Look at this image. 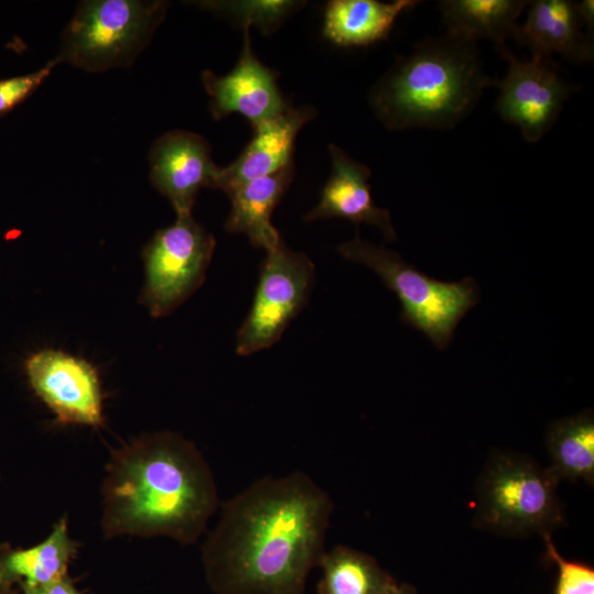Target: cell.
Listing matches in <instances>:
<instances>
[{
    "instance_id": "obj_1",
    "label": "cell",
    "mask_w": 594,
    "mask_h": 594,
    "mask_svg": "<svg viewBox=\"0 0 594 594\" xmlns=\"http://www.w3.org/2000/svg\"><path fill=\"white\" fill-rule=\"evenodd\" d=\"M201 546L215 594H306L333 503L307 473L265 476L223 502Z\"/></svg>"
},
{
    "instance_id": "obj_2",
    "label": "cell",
    "mask_w": 594,
    "mask_h": 594,
    "mask_svg": "<svg viewBox=\"0 0 594 594\" xmlns=\"http://www.w3.org/2000/svg\"><path fill=\"white\" fill-rule=\"evenodd\" d=\"M218 506L208 462L182 435L143 433L111 451L101 483L106 539L164 537L195 544Z\"/></svg>"
},
{
    "instance_id": "obj_3",
    "label": "cell",
    "mask_w": 594,
    "mask_h": 594,
    "mask_svg": "<svg viewBox=\"0 0 594 594\" xmlns=\"http://www.w3.org/2000/svg\"><path fill=\"white\" fill-rule=\"evenodd\" d=\"M496 82L484 73L476 42L447 33L400 57L372 88L370 102L391 130L452 129Z\"/></svg>"
},
{
    "instance_id": "obj_4",
    "label": "cell",
    "mask_w": 594,
    "mask_h": 594,
    "mask_svg": "<svg viewBox=\"0 0 594 594\" xmlns=\"http://www.w3.org/2000/svg\"><path fill=\"white\" fill-rule=\"evenodd\" d=\"M559 482L530 457L495 452L476 482L474 526L510 538L552 534L565 524Z\"/></svg>"
},
{
    "instance_id": "obj_5",
    "label": "cell",
    "mask_w": 594,
    "mask_h": 594,
    "mask_svg": "<svg viewBox=\"0 0 594 594\" xmlns=\"http://www.w3.org/2000/svg\"><path fill=\"white\" fill-rule=\"evenodd\" d=\"M337 251L343 258L373 270L397 295L402 304L400 320L425 333L439 350L449 345L459 321L480 299L473 278L437 280L405 262L398 253L359 235L341 243Z\"/></svg>"
},
{
    "instance_id": "obj_6",
    "label": "cell",
    "mask_w": 594,
    "mask_h": 594,
    "mask_svg": "<svg viewBox=\"0 0 594 594\" xmlns=\"http://www.w3.org/2000/svg\"><path fill=\"white\" fill-rule=\"evenodd\" d=\"M165 1L90 0L78 4L56 57L86 72L130 66L164 20Z\"/></svg>"
},
{
    "instance_id": "obj_7",
    "label": "cell",
    "mask_w": 594,
    "mask_h": 594,
    "mask_svg": "<svg viewBox=\"0 0 594 594\" xmlns=\"http://www.w3.org/2000/svg\"><path fill=\"white\" fill-rule=\"evenodd\" d=\"M216 240L193 215L176 216L143 249L144 285L140 302L153 318L173 312L204 283Z\"/></svg>"
},
{
    "instance_id": "obj_8",
    "label": "cell",
    "mask_w": 594,
    "mask_h": 594,
    "mask_svg": "<svg viewBox=\"0 0 594 594\" xmlns=\"http://www.w3.org/2000/svg\"><path fill=\"white\" fill-rule=\"evenodd\" d=\"M314 280L315 265L305 253L283 241L267 251L251 308L237 333V354L248 356L276 343L306 306Z\"/></svg>"
},
{
    "instance_id": "obj_9",
    "label": "cell",
    "mask_w": 594,
    "mask_h": 594,
    "mask_svg": "<svg viewBox=\"0 0 594 594\" xmlns=\"http://www.w3.org/2000/svg\"><path fill=\"white\" fill-rule=\"evenodd\" d=\"M498 52L508 62V69L496 82L499 95L495 109L527 142H537L556 123L573 86L562 78L550 56L519 61L507 46Z\"/></svg>"
},
{
    "instance_id": "obj_10",
    "label": "cell",
    "mask_w": 594,
    "mask_h": 594,
    "mask_svg": "<svg viewBox=\"0 0 594 594\" xmlns=\"http://www.w3.org/2000/svg\"><path fill=\"white\" fill-rule=\"evenodd\" d=\"M29 385L61 425L100 428L103 393L97 369L82 358L54 349L33 352L24 361Z\"/></svg>"
},
{
    "instance_id": "obj_11",
    "label": "cell",
    "mask_w": 594,
    "mask_h": 594,
    "mask_svg": "<svg viewBox=\"0 0 594 594\" xmlns=\"http://www.w3.org/2000/svg\"><path fill=\"white\" fill-rule=\"evenodd\" d=\"M150 179L165 196L176 216L190 215L200 189H215L220 167L208 142L196 133L173 130L160 136L150 151Z\"/></svg>"
},
{
    "instance_id": "obj_12",
    "label": "cell",
    "mask_w": 594,
    "mask_h": 594,
    "mask_svg": "<svg viewBox=\"0 0 594 594\" xmlns=\"http://www.w3.org/2000/svg\"><path fill=\"white\" fill-rule=\"evenodd\" d=\"M243 31V47L232 70L223 76L205 70L201 79L213 119L239 113L254 128L283 112L288 105L278 88L277 74L254 55L250 29Z\"/></svg>"
},
{
    "instance_id": "obj_13",
    "label": "cell",
    "mask_w": 594,
    "mask_h": 594,
    "mask_svg": "<svg viewBox=\"0 0 594 594\" xmlns=\"http://www.w3.org/2000/svg\"><path fill=\"white\" fill-rule=\"evenodd\" d=\"M331 174L322 188L318 204L309 210L304 220L341 218L359 226L366 223L377 227L386 241H395L396 232L391 222V213L377 207L371 195L370 168L353 160L336 144L329 145Z\"/></svg>"
},
{
    "instance_id": "obj_14",
    "label": "cell",
    "mask_w": 594,
    "mask_h": 594,
    "mask_svg": "<svg viewBox=\"0 0 594 594\" xmlns=\"http://www.w3.org/2000/svg\"><path fill=\"white\" fill-rule=\"evenodd\" d=\"M314 117L311 107L288 106L279 114L254 127L251 141L237 160L220 167L215 189L228 195L248 182L274 174L293 163L297 134Z\"/></svg>"
},
{
    "instance_id": "obj_15",
    "label": "cell",
    "mask_w": 594,
    "mask_h": 594,
    "mask_svg": "<svg viewBox=\"0 0 594 594\" xmlns=\"http://www.w3.org/2000/svg\"><path fill=\"white\" fill-rule=\"evenodd\" d=\"M528 6L527 19L514 38L527 46L531 56L552 57L557 53L575 63L593 59V37L582 31L586 25L578 2L536 0Z\"/></svg>"
},
{
    "instance_id": "obj_16",
    "label": "cell",
    "mask_w": 594,
    "mask_h": 594,
    "mask_svg": "<svg viewBox=\"0 0 594 594\" xmlns=\"http://www.w3.org/2000/svg\"><path fill=\"white\" fill-rule=\"evenodd\" d=\"M80 543L70 537L63 516L41 542L28 548L0 544V581L20 591L47 585L68 575Z\"/></svg>"
},
{
    "instance_id": "obj_17",
    "label": "cell",
    "mask_w": 594,
    "mask_h": 594,
    "mask_svg": "<svg viewBox=\"0 0 594 594\" xmlns=\"http://www.w3.org/2000/svg\"><path fill=\"white\" fill-rule=\"evenodd\" d=\"M294 173V164L290 163L274 174L248 182L229 193L231 209L226 230L245 234L253 246L266 252L277 246L283 240L271 218Z\"/></svg>"
},
{
    "instance_id": "obj_18",
    "label": "cell",
    "mask_w": 594,
    "mask_h": 594,
    "mask_svg": "<svg viewBox=\"0 0 594 594\" xmlns=\"http://www.w3.org/2000/svg\"><path fill=\"white\" fill-rule=\"evenodd\" d=\"M419 1L332 0L326 6L323 36L338 46H365L385 40L397 18Z\"/></svg>"
},
{
    "instance_id": "obj_19",
    "label": "cell",
    "mask_w": 594,
    "mask_h": 594,
    "mask_svg": "<svg viewBox=\"0 0 594 594\" xmlns=\"http://www.w3.org/2000/svg\"><path fill=\"white\" fill-rule=\"evenodd\" d=\"M527 0H443L439 2L447 33L477 42L492 41L499 51L518 28Z\"/></svg>"
},
{
    "instance_id": "obj_20",
    "label": "cell",
    "mask_w": 594,
    "mask_h": 594,
    "mask_svg": "<svg viewBox=\"0 0 594 594\" xmlns=\"http://www.w3.org/2000/svg\"><path fill=\"white\" fill-rule=\"evenodd\" d=\"M546 448L550 471L561 481L594 484V416L592 409L552 421Z\"/></svg>"
},
{
    "instance_id": "obj_21",
    "label": "cell",
    "mask_w": 594,
    "mask_h": 594,
    "mask_svg": "<svg viewBox=\"0 0 594 594\" xmlns=\"http://www.w3.org/2000/svg\"><path fill=\"white\" fill-rule=\"evenodd\" d=\"M319 594H384L397 581L372 556L339 544L322 554Z\"/></svg>"
},
{
    "instance_id": "obj_22",
    "label": "cell",
    "mask_w": 594,
    "mask_h": 594,
    "mask_svg": "<svg viewBox=\"0 0 594 594\" xmlns=\"http://www.w3.org/2000/svg\"><path fill=\"white\" fill-rule=\"evenodd\" d=\"M199 7L228 18L239 28H257L264 34H271L298 8L302 1L290 0H237L201 1Z\"/></svg>"
},
{
    "instance_id": "obj_23",
    "label": "cell",
    "mask_w": 594,
    "mask_h": 594,
    "mask_svg": "<svg viewBox=\"0 0 594 594\" xmlns=\"http://www.w3.org/2000/svg\"><path fill=\"white\" fill-rule=\"evenodd\" d=\"M546 556L558 566L554 594H594V569L588 563L568 560L558 551L551 534L541 536Z\"/></svg>"
},
{
    "instance_id": "obj_24",
    "label": "cell",
    "mask_w": 594,
    "mask_h": 594,
    "mask_svg": "<svg viewBox=\"0 0 594 594\" xmlns=\"http://www.w3.org/2000/svg\"><path fill=\"white\" fill-rule=\"evenodd\" d=\"M57 64L58 61L54 58L36 72L0 80V116L32 95Z\"/></svg>"
},
{
    "instance_id": "obj_25",
    "label": "cell",
    "mask_w": 594,
    "mask_h": 594,
    "mask_svg": "<svg viewBox=\"0 0 594 594\" xmlns=\"http://www.w3.org/2000/svg\"><path fill=\"white\" fill-rule=\"evenodd\" d=\"M21 592L23 594H85L76 586L69 574L47 585L25 588Z\"/></svg>"
},
{
    "instance_id": "obj_26",
    "label": "cell",
    "mask_w": 594,
    "mask_h": 594,
    "mask_svg": "<svg viewBox=\"0 0 594 594\" xmlns=\"http://www.w3.org/2000/svg\"><path fill=\"white\" fill-rule=\"evenodd\" d=\"M384 594H417V590L408 583H398L396 582L386 593Z\"/></svg>"
},
{
    "instance_id": "obj_27",
    "label": "cell",
    "mask_w": 594,
    "mask_h": 594,
    "mask_svg": "<svg viewBox=\"0 0 594 594\" xmlns=\"http://www.w3.org/2000/svg\"><path fill=\"white\" fill-rule=\"evenodd\" d=\"M19 588L0 581V594H19Z\"/></svg>"
}]
</instances>
